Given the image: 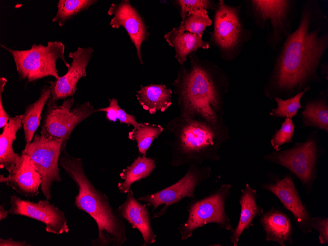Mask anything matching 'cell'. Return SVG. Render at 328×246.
<instances>
[{
    "instance_id": "obj_13",
    "label": "cell",
    "mask_w": 328,
    "mask_h": 246,
    "mask_svg": "<svg viewBox=\"0 0 328 246\" xmlns=\"http://www.w3.org/2000/svg\"><path fill=\"white\" fill-rule=\"evenodd\" d=\"M260 188L277 197L283 207L292 214L296 226L302 233L312 232V217L306 205L302 203L290 175L279 177L271 174L268 180L261 185Z\"/></svg>"
},
{
    "instance_id": "obj_16",
    "label": "cell",
    "mask_w": 328,
    "mask_h": 246,
    "mask_svg": "<svg viewBox=\"0 0 328 246\" xmlns=\"http://www.w3.org/2000/svg\"><path fill=\"white\" fill-rule=\"evenodd\" d=\"M113 16L110 26L113 28L123 27L135 45L139 62L143 64L141 45L148 36L146 26L143 19L129 0H123L118 3H111L108 11Z\"/></svg>"
},
{
    "instance_id": "obj_12",
    "label": "cell",
    "mask_w": 328,
    "mask_h": 246,
    "mask_svg": "<svg viewBox=\"0 0 328 246\" xmlns=\"http://www.w3.org/2000/svg\"><path fill=\"white\" fill-rule=\"evenodd\" d=\"M211 168L207 166L190 164L185 175L173 185L156 192L139 197L138 200L152 207V211L161 205L164 206L153 215V218L164 215L168 207L185 197L194 198L196 188L210 176Z\"/></svg>"
},
{
    "instance_id": "obj_14",
    "label": "cell",
    "mask_w": 328,
    "mask_h": 246,
    "mask_svg": "<svg viewBox=\"0 0 328 246\" xmlns=\"http://www.w3.org/2000/svg\"><path fill=\"white\" fill-rule=\"evenodd\" d=\"M9 214L27 217L45 224L46 232L60 235L69 229L64 213L49 200L34 202L13 195L10 196Z\"/></svg>"
},
{
    "instance_id": "obj_32",
    "label": "cell",
    "mask_w": 328,
    "mask_h": 246,
    "mask_svg": "<svg viewBox=\"0 0 328 246\" xmlns=\"http://www.w3.org/2000/svg\"><path fill=\"white\" fill-rule=\"evenodd\" d=\"M175 3L180 8L182 20L187 16L202 9L215 10L217 3L208 0H178Z\"/></svg>"
},
{
    "instance_id": "obj_2",
    "label": "cell",
    "mask_w": 328,
    "mask_h": 246,
    "mask_svg": "<svg viewBox=\"0 0 328 246\" xmlns=\"http://www.w3.org/2000/svg\"><path fill=\"white\" fill-rule=\"evenodd\" d=\"M189 68H179L173 85L180 115L187 118L223 123L224 97L229 82L225 71L212 62L189 55Z\"/></svg>"
},
{
    "instance_id": "obj_19",
    "label": "cell",
    "mask_w": 328,
    "mask_h": 246,
    "mask_svg": "<svg viewBox=\"0 0 328 246\" xmlns=\"http://www.w3.org/2000/svg\"><path fill=\"white\" fill-rule=\"evenodd\" d=\"M260 223L265 233L267 241L281 246L293 243V227L289 217L279 208L272 207L260 216Z\"/></svg>"
},
{
    "instance_id": "obj_31",
    "label": "cell",
    "mask_w": 328,
    "mask_h": 246,
    "mask_svg": "<svg viewBox=\"0 0 328 246\" xmlns=\"http://www.w3.org/2000/svg\"><path fill=\"white\" fill-rule=\"evenodd\" d=\"M109 105L108 107L99 108L96 109V112H105L106 118L110 121L115 122L119 120L121 124L132 125L134 128H137L140 126V123L137 121L135 116L127 113L125 109L119 107L117 99H109Z\"/></svg>"
},
{
    "instance_id": "obj_20",
    "label": "cell",
    "mask_w": 328,
    "mask_h": 246,
    "mask_svg": "<svg viewBox=\"0 0 328 246\" xmlns=\"http://www.w3.org/2000/svg\"><path fill=\"white\" fill-rule=\"evenodd\" d=\"M258 196L257 191L248 184L246 185L244 189L241 190L239 200L241 206L240 218L236 227L231 230L230 242L234 246H237L243 232L253 225L254 219L257 216L260 217L264 213L263 208L257 203Z\"/></svg>"
},
{
    "instance_id": "obj_9",
    "label": "cell",
    "mask_w": 328,
    "mask_h": 246,
    "mask_svg": "<svg viewBox=\"0 0 328 246\" xmlns=\"http://www.w3.org/2000/svg\"><path fill=\"white\" fill-rule=\"evenodd\" d=\"M231 188V185L224 184L208 196L192 200L188 204L187 219L178 228L182 240L188 239L195 229L207 223H215L221 228L232 229L231 220L225 210Z\"/></svg>"
},
{
    "instance_id": "obj_26",
    "label": "cell",
    "mask_w": 328,
    "mask_h": 246,
    "mask_svg": "<svg viewBox=\"0 0 328 246\" xmlns=\"http://www.w3.org/2000/svg\"><path fill=\"white\" fill-rule=\"evenodd\" d=\"M155 168L154 159L146 157L145 155L139 156L120 172V177L124 181L118 184L119 190L122 193H127L133 183L147 177Z\"/></svg>"
},
{
    "instance_id": "obj_24",
    "label": "cell",
    "mask_w": 328,
    "mask_h": 246,
    "mask_svg": "<svg viewBox=\"0 0 328 246\" xmlns=\"http://www.w3.org/2000/svg\"><path fill=\"white\" fill-rule=\"evenodd\" d=\"M302 121L305 126L316 127L328 131V100L327 92L308 100L302 113Z\"/></svg>"
},
{
    "instance_id": "obj_5",
    "label": "cell",
    "mask_w": 328,
    "mask_h": 246,
    "mask_svg": "<svg viewBox=\"0 0 328 246\" xmlns=\"http://www.w3.org/2000/svg\"><path fill=\"white\" fill-rule=\"evenodd\" d=\"M248 12L256 26L266 31V43L276 51L293 31L297 14L296 0H249Z\"/></svg>"
},
{
    "instance_id": "obj_8",
    "label": "cell",
    "mask_w": 328,
    "mask_h": 246,
    "mask_svg": "<svg viewBox=\"0 0 328 246\" xmlns=\"http://www.w3.org/2000/svg\"><path fill=\"white\" fill-rule=\"evenodd\" d=\"M317 135L312 133L304 141L297 142L292 148L270 153L263 157L265 161L290 170L300 180L308 194L313 190L321 155Z\"/></svg>"
},
{
    "instance_id": "obj_10",
    "label": "cell",
    "mask_w": 328,
    "mask_h": 246,
    "mask_svg": "<svg viewBox=\"0 0 328 246\" xmlns=\"http://www.w3.org/2000/svg\"><path fill=\"white\" fill-rule=\"evenodd\" d=\"M74 103L72 97L64 99L60 105L49 99L44 114L40 135L49 139H62V149L66 148L74 129L96 112L88 101L72 109Z\"/></svg>"
},
{
    "instance_id": "obj_7",
    "label": "cell",
    "mask_w": 328,
    "mask_h": 246,
    "mask_svg": "<svg viewBox=\"0 0 328 246\" xmlns=\"http://www.w3.org/2000/svg\"><path fill=\"white\" fill-rule=\"evenodd\" d=\"M0 46L12 55L20 79L27 82L48 76L58 79L56 66L58 59H61L67 68L70 65L64 57L65 45L60 41H49L46 46L34 43L25 50H13L1 44Z\"/></svg>"
},
{
    "instance_id": "obj_11",
    "label": "cell",
    "mask_w": 328,
    "mask_h": 246,
    "mask_svg": "<svg viewBox=\"0 0 328 246\" xmlns=\"http://www.w3.org/2000/svg\"><path fill=\"white\" fill-rule=\"evenodd\" d=\"M62 144V139H49L35 134L31 142L26 144L22 151V154L28 157L30 164L41 176V190L49 200L52 197L53 182L61 181L59 160Z\"/></svg>"
},
{
    "instance_id": "obj_18",
    "label": "cell",
    "mask_w": 328,
    "mask_h": 246,
    "mask_svg": "<svg viewBox=\"0 0 328 246\" xmlns=\"http://www.w3.org/2000/svg\"><path fill=\"white\" fill-rule=\"evenodd\" d=\"M127 193L125 201L116 210L118 215L140 232L143 239L142 246L155 243L157 236L151 226L147 207L135 198L131 188Z\"/></svg>"
},
{
    "instance_id": "obj_6",
    "label": "cell",
    "mask_w": 328,
    "mask_h": 246,
    "mask_svg": "<svg viewBox=\"0 0 328 246\" xmlns=\"http://www.w3.org/2000/svg\"><path fill=\"white\" fill-rule=\"evenodd\" d=\"M241 7V5H230L219 0L215 10L210 42L227 62L237 58L252 37L251 31L244 26Z\"/></svg>"
},
{
    "instance_id": "obj_35",
    "label": "cell",
    "mask_w": 328,
    "mask_h": 246,
    "mask_svg": "<svg viewBox=\"0 0 328 246\" xmlns=\"http://www.w3.org/2000/svg\"><path fill=\"white\" fill-rule=\"evenodd\" d=\"M7 80L4 77L0 78V128H3L8 123L10 119L9 114L4 109L2 100V93L4 91V86Z\"/></svg>"
},
{
    "instance_id": "obj_22",
    "label": "cell",
    "mask_w": 328,
    "mask_h": 246,
    "mask_svg": "<svg viewBox=\"0 0 328 246\" xmlns=\"http://www.w3.org/2000/svg\"><path fill=\"white\" fill-rule=\"evenodd\" d=\"M172 91L165 85L151 84L141 86L136 97L139 104L150 114L164 111L171 105Z\"/></svg>"
},
{
    "instance_id": "obj_1",
    "label": "cell",
    "mask_w": 328,
    "mask_h": 246,
    "mask_svg": "<svg viewBox=\"0 0 328 246\" xmlns=\"http://www.w3.org/2000/svg\"><path fill=\"white\" fill-rule=\"evenodd\" d=\"M328 48V16L316 0H305L294 30L277 50L264 87L265 96L287 99L314 83Z\"/></svg>"
},
{
    "instance_id": "obj_37",
    "label": "cell",
    "mask_w": 328,
    "mask_h": 246,
    "mask_svg": "<svg viewBox=\"0 0 328 246\" xmlns=\"http://www.w3.org/2000/svg\"><path fill=\"white\" fill-rule=\"evenodd\" d=\"M3 205H0V220L1 221L2 220L6 219L7 218L8 214L9 213V211L5 210L4 208L3 207Z\"/></svg>"
},
{
    "instance_id": "obj_23",
    "label": "cell",
    "mask_w": 328,
    "mask_h": 246,
    "mask_svg": "<svg viewBox=\"0 0 328 246\" xmlns=\"http://www.w3.org/2000/svg\"><path fill=\"white\" fill-rule=\"evenodd\" d=\"M22 117L23 115L10 117L0 135V168H5L8 172L20 157L14 151L13 143L16 139L17 132L22 128Z\"/></svg>"
},
{
    "instance_id": "obj_34",
    "label": "cell",
    "mask_w": 328,
    "mask_h": 246,
    "mask_svg": "<svg viewBox=\"0 0 328 246\" xmlns=\"http://www.w3.org/2000/svg\"><path fill=\"white\" fill-rule=\"evenodd\" d=\"M312 229L319 233V241L321 244L328 245V218L320 217H312Z\"/></svg>"
},
{
    "instance_id": "obj_4",
    "label": "cell",
    "mask_w": 328,
    "mask_h": 246,
    "mask_svg": "<svg viewBox=\"0 0 328 246\" xmlns=\"http://www.w3.org/2000/svg\"><path fill=\"white\" fill-rule=\"evenodd\" d=\"M171 133L173 139L171 164L178 166L188 164L200 165L205 161L220 160L219 151L229 138L224 123L217 124L204 120L179 115L171 119L164 128Z\"/></svg>"
},
{
    "instance_id": "obj_21",
    "label": "cell",
    "mask_w": 328,
    "mask_h": 246,
    "mask_svg": "<svg viewBox=\"0 0 328 246\" xmlns=\"http://www.w3.org/2000/svg\"><path fill=\"white\" fill-rule=\"evenodd\" d=\"M164 38L168 44L174 48L175 57L179 63L183 65L190 54L197 49H208L209 44L204 41L202 37L189 31H182L177 27L164 35Z\"/></svg>"
},
{
    "instance_id": "obj_25",
    "label": "cell",
    "mask_w": 328,
    "mask_h": 246,
    "mask_svg": "<svg viewBox=\"0 0 328 246\" xmlns=\"http://www.w3.org/2000/svg\"><path fill=\"white\" fill-rule=\"evenodd\" d=\"M50 96V86L44 85L41 88L38 99L26 107L22 120L26 144L32 140L35 133L40 125L42 111Z\"/></svg>"
},
{
    "instance_id": "obj_27",
    "label": "cell",
    "mask_w": 328,
    "mask_h": 246,
    "mask_svg": "<svg viewBox=\"0 0 328 246\" xmlns=\"http://www.w3.org/2000/svg\"><path fill=\"white\" fill-rule=\"evenodd\" d=\"M164 132V128L158 124L140 123L137 128L128 133V138L137 143L138 152L145 155L153 141Z\"/></svg>"
},
{
    "instance_id": "obj_38",
    "label": "cell",
    "mask_w": 328,
    "mask_h": 246,
    "mask_svg": "<svg viewBox=\"0 0 328 246\" xmlns=\"http://www.w3.org/2000/svg\"><path fill=\"white\" fill-rule=\"evenodd\" d=\"M320 67H321L322 74L324 75H326V79L327 80H328V64L325 63H321Z\"/></svg>"
},
{
    "instance_id": "obj_36",
    "label": "cell",
    "mask_w": 328,
    "mask_h": 246,
    "mask_svg": "<svg viewBox=\"0 0 328 246\" xmlns=\"http://www.w3.org/2000/svg\"><path fill=\"white\" fill-rule=\"evenodd\" d=\"M0 246H30L25 241H14L12 238L0 239Z\"/></svg>"
},
{
    "instance_id": "obj_17",
    "label": "cell",
    "mask_w": 328,
    "mask_h": 246,
    "mask_svg": "<svg viewBox=\"0 0 328 246\" xmlns=\"http://www.w3.org/2000/svg\"><path fill=\"white\" fill-rule=\"evenodd\" d=\"M5 177L0 175V182L6 185L17 192L25 196H37L42 179L40 174L30 163L29 158L22 154L15 165Z\"/></svg>"
},
{
    "instance_id": "obj_15",
    "label": "cell",
    "mask_w": 328,
    "mask_h": 246,
    "mask_svg": "<svg viewBox=\"0 0 328 246\" xmlns=\"http://www.w3.org/2000/svg\"><path fill=\"white\" fill-rule=\"evenodd\" d=\"M94 51L92 47H78L76 51L69 52L68 56L72 61L66 73L58 79L49 82L50 99L58 102L75 94L79 80L86 76V67Z\"/></svg>"
},
{
    "instance_id": "obj_30",
    "label": "cell",
    "mask_w": 328,
    "mask_h": 246,
    "mask_svg": "<svg viewBox=\"0 0 328 246\" xmlns=\"http://www.w3.org/2000/svg\"><path fill=\"white\" fill-rule=\"evenodd\" d=\"M212 24L207 10H198L183 20L178 28L182 31H189L202 37L203 32L207 27Z\"/></svg>"
},
{
    "instance_id": "obj_33",
    "label": "cell",
    "mask_w": 328,
    "mask_h": 246,
    "mask_svg": "<svg viewBox=\"0 0 328 246\" xmlns=\"http://www.w3.org/2000/svg\"><path fill=\"white\" fill-rule=\"evenodd\" d=\"M294 130L295 126L292 119L286 118L271 140V145L275 151L281 150L283 144L292 142Z\"/></svg>"
},
{
    "instance_id": "obj_29",
    "label": "cell",
    "mask_w": 328,
    "mask_h": 246,
    "mask_svg": "<svg viewBox=\"0 0 328 246\" xmlns=\"http://www.w3.org/2000/svg\"><path fill=\"white\" fill-rule=\"evenodd\" d=\"M310 88H308L287 99L275 97L273 100L276 104V107L272 109L270 115L274 117H284L292 119L302 108L301 99L303 95Z\"/></svg>"
},
{
    "instance_id": "obj_3",
    "label": "cell",
    "mask_w": 328,
    "mask_h": 246,
    "mask_svg": "<svg viewBox=\"0 0 328 246\" xmlns=\"http://www.w3.org/2000/svg\"><path fill=\"white\" fill-rule=\"evenodd\" d=\"M59 165L78 188L75 206L88 214L96 223L98 235L92 241V245L122 246L127 240L124 220L110 204L107 195L97 189L89 179L82 160L69 155L65 148L61 149Z\"/></svg>"
},
{
    "instance_id": "obj_28",
    "label": "cell",
    "mask_w": 328,
    "mask_h": 246,
    "mask_svg": "<svg viewBox=\"0 0 328 246\" xmlns=\"http://www.w3.org/2000/svg\"><path fill=\"white\" fill-rule=\"evenodd\" d=\"M96 1L95 0H59L57 10L52 22L62 27L68 20L81 12L88 9Z\"/></svg>"
}]
</instances>
